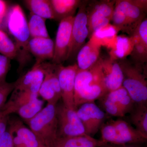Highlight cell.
I'll return each mask as SVG.
<instances>
[{"label":"cell","mask_w":147,"mask_h":147,"mask_svg":"<svg viewBox=\"0 0 147 147\" xmlns=\"http://www.w3.org/2000/svg\"><path fill=\"white\" fill-rule=\"evenodd\" d=\"M100 59L90 68L86 70L78 69L74 91V103L77 109L84 103L94 102L107 92Z\"/></svg>","instance_id":"1"},{"label":"cell","mask_w":147,"mask_h":147,"mask_svg":"<svg viewBox=\"0 0 147 147\" xmlns=\"http://www.w3.org/2000/svg\"><path fill=\"white\" fill-rule=\"evenodd\" d=\"M5 18L7 29L14 38L18 50L21 70L28 59L29 53L28 44L31 37L28 21L23 9L18 4L14 5L8 9Z\"/></svg>","instance_id":"2"},{"label":"cell","mask_w":147,"mask_h":147,"mask_svg":"<svg viewBox=\"0 0 147 147\" xmlns=\"http://www.w3.org/2000/svg\"><path fill=\"white\" fill-rule=\"evenodd\" d=\"M123 75L122 86L135 104L147 105L146 67L126 60H119Z\"/></svg>","instance_id":"3"},{"label":"cell","mask_w":147,"mask_h":147,"mask_svg":"<svg viewBox=\"0 0 147 147\" xmlns=\"http://www.w3.org/2000/svg\"><path fill=\"white\" fill-rule=\"evenodd\" d=\"M56 105L47 103L36 115L25 122L40 143L46 147H55L58 139Z\"/></svg>","instance_id":"4"},{"label":"cell","mask_w":147,"mask_h":147,"mask_svg":"<svg viewBox=\"0 0 147 147\" xmlns=\"http://www.w3.org/2000/svg\"><path fill=\"white\" fill-rule=\"evenodd\" d=\"M100 129L101 140L107 144L123 146L143 144L147 140L129 123L121 119L110 121L103 124Z\"/></svg>","instance_id":"5"},{"label":"cell","mask_w":147,"mask_h":147,"mask_svg":"<svg viewBox=\"0 0 147 147\" xmlns=\"http://www.w3.org/2000/svg\"><path fill=\"white\" fill-rule=\"evenodd\" d=\"M115 3L110 0L88 1L86 13L89 38L96 31L110 24Z\"/></svg>","instance_id":"6"},{"label":"cell","mask_w":147,"mask_h":147,"mask_svg":"<svg viewBox=\"0 0 147 147\" xmlns=\"http://www.w3.org/2000/svg\"><path fill=\"white\" fill-rule=\"evenodd\" d=\"M56 113L57 120L58 138L86 134L76 110L67 108L62 102L57 103Z\"/></svg>","instance_id":"7"},{"label":"cell","mask_w":147,"mask_h":147,"mask_svg":"<svg viewBox=\"0 0 147 147\" xmlns=\"http://www.w3.org/2000/svg\"><path fill=\"white\" fill-rule=\"evenodd\" d=\"M106 113L116 117H123L129 113L135 103L123 86L108 92L99 99Z\"/></svg>","instance_id":"8"},{"label":"cell","mask_w":147,"mask_h":147,"mask_svg":"<svg viewBox=\"0 0 147 147\" xmlns=\"http://www.w3.org/2000/svg\"><path fill=\"white\" fill-rule=\"evenodd\" d=\"M88 1H82L74 16L71 30V38L67 60L77 56L81 48L85 44L88 36L86 7Z\"/></svg>","instance_id":"9"},{"label":"cell","mask_w":147,"mask_h":147,"mask_svg":"<svg viewBox=\"0 0 147 147\" xmlns=\"http://www.w3.org/2000/svg\"><path fill=\"white\" fill-rule=\"evenodd\" d=\"M59 65L44 63V78L38 94L47 103L57 105L61 98L58 77Z\"/></svg>","instance_id":"10"},{"label":"cell","mask_w":147,"mask_h":147,"mask_svg":"<svg viewBox=\"0 0 147 147\" xmlns=\"http://www.w3.org/2000/svg\"><path fill=\"white\" fill-rule=\"evenodd\" d=\"M79 107L76 113L85 133L92 137L103 125L106 118L105 113L94 102H86Z\"/></svg>","instance_id":"11"},{"label":"cell","mask_w":147,"mask_h":147,"mask_svg":"<svg viewBox=\"0 0 147 147\" xmlns=\"http://www.w3.org/2000/svg\"><path fill=\"white\" fill-rule=\"evenodd\" d=\"M74 17L69 16L60 21L55 42L53 63L62 65L67 60Z\"/></svg>","instance_id":"12"},{"label":"cell","mask_w":147,"mask_h":147,"mask_svg":"<svg viewBox=\"0 0 147 147\" xmlns=\"http://www.w3.org/2000/svg\"><path fill=\"white\" fill-rule=\"evenodd\" d=\"M79 68L76 63L64 66L60 65L58 77L63 104L67 108L77 110L74 100L75 78Z\"/></svg>","instance_id":"13"},{"label":"cell","mask_w":147,"mask_h":147,"mask_svg":"<svg viewBox=\"0 0 147 147\" xmlns=\"http://www.w3.org/2000/svg\"><path fill=\"white\" fill-rule=\"evenodd\" d=\"M125 18V32L129 36L145 18L147 9L146 0H119Z\"/></svg>","instance_id":"14"},{"label":"cell","mask_w":147,"mask_h":147,"mask_svg":"<svg viewBox=\"0 0 147 147\" xmlns=\"http://www.w3.org/2000/svg\"><path fill=\"white\" fill-rule=\"evenodd\" d=\"M44 63H36L30 70L15 81L14 89L38 94L44 78Z\"/></svg>","instance_id":"15"},{"label":"cell","mask_w":147,"mask_h":147,"mask_svg":"<svg viewBox=\"0 0 147 147\" xmlns=\"http://www.w3.org/2000/svg\"><path fill=\"white\" fill-rule=\"evenodd\" d=\"M100 63L104 83L107 92L122 86L123 75L117 60L109 57L100 58Z\"/></svg>","instance_id":"16"},{"label":"cell","mask_w":147,"mask_h":147,"mask_svg":"<svg viewBox=\"0 0 147 147\" xmlns=\"http://www.w3.org/2000/svg\"><path fill=\"white\" fill-rule=\"evenodd\" d=\"M8 128L13 135V147H39L41 144L30 129L18 119H9Z\"/></svg>","instance_id":"17"},{"label":"cell","mask_w":147,"mask_h":147,"mask_svg":"<svg viewBox=\"0 0 147 147\" xmlns=\"http://www.w3.org/2000/svg\"><path fill=\"white\" fill-rule=\"evenodd\" d=\"M29 53L36 59V63H40L45 61L53 60L55 50V42L50 38H33L28 44Z\"/></svg>","instance_id":"18"},{"label":"cell","mask_w":147,"mask_h":147,"mask_svg":"<svg viewBox=\"0 0 147 147\" xmlns=\"http://www.w3.org/2000/svg\"><path fill=\"white\" fill-rule=\"evenodd\" d=\"M10 98L6 102L2 110L7 115L17 113L26 107L32 100L38 98L39 95L25 91L13 90Z\"/></svg>","instance_id":"19"},{"label":"cell","mask_w":147,"mask_h":147,"mask_svg":"<svg viewBox=\"0 0 147 147\" xmlns=\"http://www.w3.org/2000/svg\"><path fill=\"white\" fill-rule=\"evenodd\" d=\"M100 47L89 40L79 50L77 56L79 69L86 70L94 65L100 59Z\"/></svg>","instance_id":"20"},{"label":"cell","mask_w":147,"mask_h":147,"mask_svg":"<svg viewBox=\"0 0 147 147\" xmlns=\"http://www.w3.org/2000/svg\"><path fill=\"white\" fill-rule=\"evenodd\" d=\"M107 144L87 135L58 138L55 147H99Z\"/></svg>","instance_id":"21"},{"label":"cell","mask_w":147,"mask_h":147,"mask_svg":"<svg viewBox=\"0 0 147 147\" xmlns=\"http://www.w3.org/2000/svg\"><path fill=\"white\" fill-rule=\"evenodd\" d=\"M118 32L115 27L109 24L96 31L89 40L100 47L105 46L110 50L115 43Z\"/></svg>","instance_id":"22"},{"label":"cell","mask_w":147,"mask_h":147,"mask_svg":"<svg viewBox=\"0 0 147 147\" xmlns=\"http://www.w3.org/2000/svg\"><path fill=\"white\" fill-rule=\"evenodd\" d=\"M82 1L50 0L55 20L60 21L64 18L74 16Z\"/></svg>","instance_id":"23"},{"label":"cell","mask_w":147,"mask_h":147,"mask_svg":"<svg viewBox=\"0 0 147 147\" xmlns=\"http://www.w3.org/2000/svg\"><path fill=\"white\" fill-rule=\"evenodd\" d=\"M134 45L131 36H117L115 42L110 49V57L117 61L125 59L131 54Z\"/></svg>","instance_id":"24"},{"label":"cell","mask_w":147,"mask_h":147,"mask_svg":"<svg viewBox=\"0 0 147 147\" xmlns=\"http://www.w3.org/2000/svg\"><path fill=\"white\" fill-rule=\"evenodd\" d=\"M129 119L136 130L147 138V105L135 104Z\"/></svg>","instance_id":"25"},{"label":"cell","mask_w":147,"mask_h":147,"mask_svg":"<svg viewBox=\"0 0 147 147\" xmlns=\"http://www.w3.org/2000/svg\"><path fill=\"white\" fill-rule=\"evenodd\" d=\"M24 3L30 13L46 19H55L50 0H26Z\"/></svg>","instance_id":"26"},{"label":"cell","mask_w":147,"mask_h":147,"mask_svg":"<svg viewBox=\"0 0 147 147\" xmlns=\"http://www.w3.org/2000/svg\"><path fill=\"white\" fill-rule=\"evenodd\" d=\"M46 20L33 13H30L28 26L31 38H50L45 24Z\"/></svg>","instance_id":"27"},{"label":"cell","mask_w":147,"mask_h":147,"mask_svg":"<svg viewBox=\"0 0 147 147\" xmlns=\"http://www.w3.org/2000/svg\"><path fill=\"white\" fill-rule=\"evenodd\" d=\"M0 54L10 59L18 57V51L14 42L8 35L0 29Z\"/></svg>","instance_id":"28"},{"label":"cell","mask_w":147,"mask_h":147,"mask_svg":"<svg viewBox=\"0 0 147 147\" xmlns=\"http://www.w3.org/2000/svg\"><path fill=\"white\" fill-rule=\"evenodd\" d=\"M134 41V47L130 54L131 61L139 64L145 65L147 61V46L145 45L137 35L131 36Z\"/></svg>","instance_id":"29"},{"label":"cell","mask_w":147,"mask_h":147,"mask_svg":"<svg viewBox=\"0 0 147 147\" xmlns=\"http://www.w3.org/2000/svg\"><path fill=\"white\" fill-rule=\"evenodd\" d=\"M15 86V82L11 83L6 82L0 84V111L3 108L7 97L13 92Z\"/></svg>","instance_id":"30"},{"label":"cell","mask_w":147,"mask_h":147,"mask_svg":"<svg viewBox=\"0 0 147 147\" xmlns=\"http://www.w3.org/2000/svg\"><path fill=\"white\" fill-rule=\"evenodd\" d=\"M11 59L0 55V84L6 82L7 76L11 67Z\"/></svg>","instance_id":"31"},{"label":"cell","mask_w":147,"mask_h":147,"mask_svg":"<svg viewBox=\"0 0 147 147\" xmlns=\"http://www.w3.org/2000/svg\"><path fill=\"white\" fill-rule=\"evenodd\" d=\"M137 35L141 41L147 46V19L145 18L138 25L133 34Z\"/></svg>","instance_id":"32"},{"label":"cell","mask_w":147,"mask_h":147,"mask_svg":"<svg viewBox=\"0 0 147 147\" xmlns=\"http://www.w3.org/2000/svg\"><path fill=\"white\" fill-rule=\"evenodd\" d=\"M0 147H13V133L8 128L0 139Z\"/></svg>","instance_id":"33"},{"label":"cell","mask_w":147,"mask_h":147,"mask_svg":"<svg viewBox=\"0 0 147 147\" xmlns=\"http://www.w3.org/2000/svg\"><path fill=\"white\" fill-rule=\"evenodd\" d=\"M8 9L7 3L5 1L0 0V26L6 16Z\"/></svg>","instance_id":"34"},{"label":"cell","mask_w":147,"mask_h":147,"mask_svg":"<svg viewBox=\"0 0 147 147\" xmlns=\"http://www.w3.org/2000/svg\"><path fill=\"white\" fill-rule=\"evenodd\" d=\"M9 117V116H6L0 123V139L7 128Z\"/></svg>","instance_id":"35"},{"label":"cell","mask_w":147,"mask_h":147,"mask_svg":"<svg viewBox=\"0 0 147 147\" xmlns=\"http://www.w3.org/2000/svg\"><path fill=\"white\" fill-rule=\"evenodd\" d=\"M7 116L9 115H7L5 114V113L3 110H1V111H0V123L3 120V119Z\"/></svg>","instance_id":"36"},{"label":"cell","mask_w":147,"mask_h":147,"mask_svg":"<svg viewBox=\"0 0 147 147\" xmlns=\"http://www.w3.org/2000/svg\"><path fill=\"white\" fill-rule=\"evenodd\" d=\"M99 147H115L113 146H109V145H108V144H105L104 145H102V146H101Z\"/></svg>","instance_id":"37"},{"label":"cell","mask_w":147,"mask_h":147,"mask_svg":"<svg viewBox=\"0 0 147 147\" xmlns=\"http://www.w3.org/2000/svg\"><path fill=\"white\" fill-rule=\"evenodd\" d=\"M121 147H140L138 146H126L125 145H123V146Z\"/></svg>","instance_id":"38"},{"label":"cell","mask_w":147,"mask_h":147,"mask_svg":"<svg viewBox=\"0 0 147 147\" xmlns=\"http://www.w3.org/2000/svg\"><path fill=\"white\" fill-rule=\"evenodd\" d=\"M39 147H45V146H43V145H40V146Z\"/></svg>","instance_id":"39"}]
</instances>
